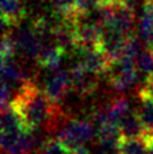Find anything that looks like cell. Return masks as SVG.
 I'll list each match as a JSON object with an SVG mask.
<instances>
[{
  "instance_id": "obj_1",
  "label": "cell",
  "mask_w": 153,
  "mask_h": 154,
  "mask_svg": "<svg viewBox=\"0 0 153 154\" xmlns=\"http://www.w3.org/2000/svg\"><path fill=\"white\" fill-rule=\"evenodd\" d=\"M10 106L28 131H35L38 128H43L47 133L59 131L60 124L67 120L61 106L54 103L32 79L18 88Z\"/></svg>"
},
{
  "instance_id": "obj_2",
  "label": "cell",
  "mask_w": 153,
  "mask_h": 154,
  "mask_svg": "<svg viewBox=\"0 0 153 154\" xmlns=\"http://www.w3.org/2000/svg\"><path fill=\"white\" fill-rule=\"evenodd\" d=\"M96 135L95 124L88 120L67 119L59 129L55 139L64 154H72L76 148L87 144Z\"/></svg>"
},
{
  "instance_id": "obj_3",
  "label": "cell",
  "mask_w": 153,
  "mask_h": 154,
  "mask_svg": "<svg viewBox=\"0 0 153 154\" xmlns=\"http://www.w3.org/2000/svg\"><path fill=\"white\" fill-rule=\"evenodd\" d=\"M70 73L72 79V89L80 97H87L95 93L98 88V75L91 73L86 69L83 63L78 60L73 66Z\"/></svg>"
},
{
  "instance_id": "obj_4",
  "label": "cell",
  "mask_w": 153,
  "mask_h": 154,
  "mask_svg": "<svg viewBox=\"0 0 153 154\" xmlns=\"http://www.w3.org/2000/svg\"><path fill=\"white\" fill-rule=\"evenodd\" d=\"M14 37L17 42V50H19L24 57L35 61H37L43 45L47 42L32 28V26L22 27Z\"/></svg>"
},
{
  "instance_id": "obj_5",
  "label": "cell",
  "mask_w": 153,
  "mask_h": 154,
  "mask_svg": "<svg viewBox=\"0 0 153 154\" xmlns=\"http://www.w3.org/2000/svg\"><path fill=\"white\" fill-rule=\"evenodd\" d=\"M72 89V79H70V73L64 69H59L52 71L51 76L45 83V94L50 100L61 106L63 101L65 100L68 92Z\"/></svg>"
},
{
  "instance_id": "obj_6",
  "label": "cell",
  "mask_w": 153,
  "mask_h": 154,
  "mask_svg": "<svg viewBox=\"0 0 153 154\" xmlns=\"http://www.w3.org/2000/svg\"><path fill=\"white\" fill-rule=\"evenodd\" d=\"M79 56H80L79 60L83 63L86 69L98 76L102 74H107L112 66V64L106 56V54L101 48L82 51L79 52Z\"/></svg>"
},
{
  "instance_id": "obj_7",
  "label": "cell",
  "mask_w": 153,
  "mask_h": 154,
  "mask_svg": "<svg viewBox=\"0 0 153 154\" xmlns=\"http://www.w3.org/2000/svg\"><path fill=\"white\" fill-rule=\"evenodd\" d=\"M65 52H67V50L60 45H58L54 40L47 41L45 45H43L41 54H40V56H38L36 63L43 69H47V70H51V71L59 70Z\"/></svg>"
},
{
  "instance_id": "obj_8",
  "label": "cell",
  "mask_w": 153,
  "mask_h": 154,
  "mask_svg": "<svg viewBox=\"0 0 153 154\" xmlns=\"http://www.w3.org/2000/svg\"><path fill=\"white\" fill-rule=\"evenodd\" d=\"M120 139H144L147 131L136 111H129L119 122Z\"/></svg>"
},
{
  "instance_id": "obj_9",
  "label": "cell",
  "mask_w": 153,
  "mask_h": 154,
  "mask_svg": "<svg viewBox=\"0 0 153 154\" xmlns=\"http://www.w3.org/2000/svg\"><path fill=\"white\" fill-rule=\"evenodd\" d=\"M2 76L3 82H5L9 85H17V89L31 79L27 75L24 69H22L20 65L15 63L14 59L3 60L2 61Z\"/></svg>"
},
{
  "instance_id": "obj_10",
  "label": "cell",
  "mask_w": 153,
  "mask_h": 154,
  "mask_svg": "<svg viewBox=\"0 0 153 154\" xmlns=\"http://www.w3.org/2000/svg\"><path fill=\"white\" fill-rule=\"evenodd\" d=\"M26 17V10L20 0H2L3 26H18Z\"/></svg>"
},
{
  "instance_id": "obj_11",
  "label": "cell",
  "mask_w": 153,
  "mask_h": 154,
  "mask_svg": "<svg viewBox=\"0 0 153 154\" xmlns=\"http://www.w3.org/2000/svg\"><path fill=\"white\" fill-rule=\"evenodd\" d=\"M138 37L143 43H147L153 37V3L144 2L143 13L138 26Z\"/></svg>"
},
{
  "instance_id": "obj_12",
  "label": "cell",
  "mask_w": 153,
  "mask_h": 154,
  "mask_svg": "<svg viewBox=\"0 0 153 154\" xmlns=\"http://www.w3.org/2000/svg\"><path fill=\"white\" fill-rule=\"evenodd\" d=\"M103 108H105L108 119H110L112 122H116V124H119L120 120L130 111L128 100L124 96H117V97L112 98L107 104L103 106Z\"/></svg>"
},
{
  "instance_id": "obj_13",
  "label": "cell",
  "mask_w": 153,
  "mask_h": 154,
  "mask_svg": "<svg viewBox=\"0 0 153 154\" xmlns=\"http://www.w3.org/2000/svg\"><path fill=\"white\" fill-rule=\"evenodd\" d=\"M116 154H149V145L144 139H120Z\"/></svg>"
},
{
  "instance_id": "obj_14",
  "label": "cell",
  "mask_w": 153,
  "mask_h": 154,
  "mask_svg": "<svg viewBox=\"0 0 153 154\" xmlns=\"http://www.w3.org/2000/svg\"><path fill=\"white\" fill-rule=\"evenodd\" d=\"M15 51H17V42H15V37L10 33V31L4 29L3 37H2V47H0L2 61L3 60L14 59Z\"/></svg>"
},
{
  "instance_id": "obj_15",
  "label": "cell",
  "mask_w": 153,
  "mask_h": 154,
  "mask_svg": "<svg viewBox=\"0 0 153 154\" xmlns=\"http://www.w3.org/2000/svg\"><path fill=\"white\" fill-rule=\"evenodd\" d=\"M136 68L140 73L153 74V52L148 48L143 50L136 57Z\"/></svg>"
},
{
  "instance_id": "obj_16",
  "label": "cell",
  "mask_w": 153,
  "mask_h": 154,
  "mask_svg": "<svg viewBox=\"0 0 153 154\" xmlns=\"http://www.w3.org/2000/svg\"><path fill=\"white\" fill-rule=\"evenodd\" d=\"M138 97L142 98H151L153 100V74H148L144 79V83L138 88Z\"/></svg>"
},
{
  "instance_id": "obj_17",
  "label": "cell",
  "mask_w": 153,
  "mask_h": 154,
  "mask_svg": "<svg viewBox=\"0 0 153 154\" xmlns=\"http://www.w3.org/2000/svg\"><path fill=\"white\" fill-rule=\"evenodd\" d=\"M36 154H64V153L56 139H48L45 146L41 148Z\"/></svg>"
},
{
  "instance_id": "obj_18",
  "label": "cell",
  "mask_w": 153,
  "mask_h": 154,
  "mask_svg": "<svg viewBox=\"0 0 153 154\" xmlns=\"http://www.w3.org/2000/svg\"><path fill=\"white\" fill-rule=\"evenodd\" d=\"M145 46H147V48H148V50H151L152 52H153V37L151 38V40L148 41L145 43Z\"/></svg>"
},
{
  "instance_id": "obj_19",
  "label": "cell",
  "mask_w": 153,
  "mask_h": 154,
  "mask_svg": "<svg viewBox=\"0 0 153 154\" xmlns=\"http://www.w3.org/2000/svg\"><path fill=\"white\" fill-rule=\"evenodd\" d=\"M116 2H128V0H105V5L108 3H116Z\"/></svg>"
},
{
  "instance_id": "obj_20",
  "label": "cell",
  "mask_w": 153,
  "mask_h": 154,
  "mask_svg": "<svg viewBox=\"0 0 153 154\" xmlns=\"http://www.w3.org/2000/svg\"><path fill=\"white\" fill-rule=\"evenodd\" d=\"M149 154H153V143L149 145Z\"/></svg>"
},
{
  "instance_id": "obj_21",
  "label": "cell",
  "mask_w": 153,
  "mask_h": 154,
  "mask_svg": "<svg viewBox=\"0 0 153 154\" xmlns=\"http://www.w3.org/2000/svg\"><path fill=\"white\" fill-rule=\"evenodd\" d=\"M147 2H151V3H153V0H147Z\"/></svg>"
}]
</instances>
